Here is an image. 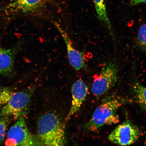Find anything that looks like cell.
Masks as SVG:
<instances>
[{
    "instance_id": "cell-13",
    "label": "cell",
    "mask_w": 146,
    "mask_h": 146,
    "mask_svg": "<svg viewBox=\"0 0 146 146\" xmlns=\"http://www.w3.org/2000/svg\"><path fill=\"white\" fill-rule=\"evenodd\" d=\"M137 41L139 46L146 52V23L142 25L139 29Z\"/></svg>"
},
{
    "instance_id": "cell-15",
    "label": "cell",
    "mask_w": 146,
    "mask_h": 146,
    "mask_svg": "<svg viewBox=\"0 0 146 146\" xmlns=\"http://www.w3.org/2000/svg\"><path fill=\"white\" fill-rule=\"evenodd\" d=\"M10 121V117L1 116L0 117V145L4 141Z\"/></svg>"
},
{
    "instance_id": "cell-7",
    "label": "cell",
    "mask_w": 146,
    "mask_h": 146,
    "mask_svg": "<svg viewBox=\"0 0 146 146\" xmlns=\"http://www.w3.org/2000/svg\"><path fill=\"white\" fill-rule=\"evenodd\" d=\"M56 27L66 46L67 57L72 66L76 71H79L86 67L85 60L83 52L76 50L73 46L70 38L65 31L57 24Z\"/></svg>"
},
{
    "instance_id": "cell-14",
    "label": "cell",
    "mask_w": 146,
    "mask_h": 146,
    "mask_svg": "<svg viewBox=\"0 0 146 146\" xmlns=\"http://www.w3.org/2000/svg\"><path fill=\"white\" fill-rule=\"evenodd\" d=\"M14 92L9 88L0 87V106L8 103Z\"/></svg>"
},
{
    "instance_id": "cell-12",
    "label": "cell",
    "mask_w": 146,
    "mask_h": 146,
    "mask_svg": "<svg viewBox=\"0 0 146 146\" xmlns=\"http://www.w3.org/2000/svg\"><path fill=\"white\" fill-rule=\"evenodd\" d=\"M98 19L113 35L112 25L108 15L105 0H93Z\"/></svg>"
},
{
    "instance_id": "cell-10",
    "label": "cell",
    "mask_w": 146,
    "mask_h": 146,
    "mask_svg": "<svg viewBox=\"0 0 146 146\" xmlns=\"http://www.w3.org/2000/svg\"><path fill=\"white\" fill-rule=\"evenodd\" d=\"M15 53L12 49L0 47V74L10 76L13 74Z\"/></svg>"
},
{
    "instance_id": "cell-1",
    "label": "cell",
    "mask_w": 146,
    "mask_h": 146,
    "mask_svg": "<svg viewBox=\"0 0 146 146\" xmlns=\"http://www.w3.org/2000/svg\"><path fill=\"white\" fill-rule=\"evenodd\" d=\"M127 98L111 96L104 99L94 111L92 117L85 124L84 129L88 132H96L106 125H114L119 121L116 114L118 109L124 105L132 103Z\"/></svg>"
},
{
    "instance_id": "cell-3",
    "label": "cell",
    "mask_w": 146,
    "mask_h": 146,
    "mask_svg": "<svg viewBox=\"0 0 146 146\" xmlns=\"http://www.w3.org/2000/svg\"><path fill=\"white\" fill-rule=\"evenodd\" d=\"M35 86L34 85L25 90L14 92L8 103L1 109L0 116L14 117L18 119L23 116L30 106L31 98Z\"/></svg>"
},
{
    "instance_id": "cell-11",
    "label": "cell",
    "mask_w": 146,
    "mask_h": 146,
    "mask_svg": "<svg viewBox=\"0 0 146 146\" xmlns=\"http://www.w3.org/2000/svg\"><path fill=\"white\" fill-rule=\"evenodd\" d=\"M131 91L135 102L146 112V87L135 80L131 85Z\"/></svg>"
},
{
    "instance_id": "cell-16",
    "label": "cell",
    "mask_w": 146,
    "mask_h": 146,
    "mask_svg": "<svg viewBox=\"0 0 146 146\" xmlns=\"http://www.w3.org/2000/svg\"><path fill=\"white\" fill-rule=\"evenodd\" d=\"M146 3V0H131V5L133 6Z\"/></svg>"
},
{
    "instance_id": "cell-2",
    "label": "cell",
    "mask_w": 146,
    "mask_h": 146,
    "mask_svg": "<svg viewBox=\"0 0 146 146\" xmlns=\"http://www.w3.org/2000/svg\"><path fill=\"white\" fill-rule=\"evenodd\" d=\"M36 136L40 146H67L64 125L54 113H47L39 119Z\"/></svg>"
},
{
    "instance_id": "cell-17",
    "label": "cell",
    "mask_w": 146,
    "mask_h": 146,
    "mask_svg": "<svg viewBox=\"0 0 146 146\" xmlns=\"http://www.w3.org/2000/svg\"><path fill=\"white\" fill-rule=\"evenodd\" d=\"M144 146H146V142L145 144V145H144Z\"/></svg>"
},
{
    "instance_id": "cell-8",
    "label": "cell",
    "mask_w": 146,
    "mask_h": 146,
    "mask_svg": "<svg viewBox=\"0 0 146 146\" xmlns=\"http://www.w3.org/2000/svg\"><path fill=\"white\" fill-rule=\"evenodd\" d=\"M71 92L72 95V106L65 119V122L68 121L73 115L79 111L87 96L88 88L83 80L78 79L73 84Z\"/></svg>"
},
{
    "instance_id": "cell-5",
    "label": "cell",
    "mask_w": 146,
    "mask_h": 146,
    "mask_svg": "<svg viewBox=\"0 0 146 146\" xmlns=\"http://www.w3.org/2000/svg\"><path fill=\"white\" fill-rule=\"evenodd\" d=\"M118 75V67L115 63L110 61L106 63L93 81L91 91L94 95L99 97L113 87L117 82Z\"/></svg>"
},
{
    "instance_id": "cell-9",
    "label": "cell",
    "mask_w": 146,
    "mask_h": 146,
    "mask_svg": "<svg viewBox=\"0 0 146 146\" xmlns=\"http://www.w3.org/2000/svg\"><path fill=\"white\" fill-rule=\"evenodd\" d=\"M50 0H14L7 7L10 12L27 13L41 8Z\"/></svg>"
},
{
    "instance_id": "cell-4",
    "label": "cell",
    "mask_w": 146,
    "mask_h": 146,
    "mask_svg": "<svg viewBox=\"0 0 146 146\" xmlns=\"http://www.w3.org/2000/svg\"><path fill=\"white\" fill-rule=\"evenodd\" d=\"M5 146H40L37 136L29 130L23 116L18 119L7 134Z\"/></svg>"
},
{
    "instance_id": "cell-6",
    "label": "cell",
    "mask_w": 146,
    "mask_h": 146,
    "mask_svg": "<svg viewBox=\"0 0 146 146\" xmlns=\"http://www.w3.org/2000/svg\"><path fill=\"white\" fill-rule=\"evenodd\" d=\"M141 135L139 128L127 120L118 125L111 132L108 139L119 145L128 146L137 141Z\"/></svg>"
}]
</instances>
